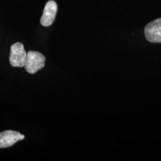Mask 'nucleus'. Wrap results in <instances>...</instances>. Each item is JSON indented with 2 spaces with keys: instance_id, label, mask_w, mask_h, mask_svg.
Wrapping results in <instances>:
<instances>
[{
  "instance_id": "nucleus-3",
  "label": "nucleus",
  "mask_w": 161,
  "mask_h": 161,
  "mask_svg": "<svg viewBox=\"0 0 161 161\" xmlns=\"http://www.w3.org/2000/svg\"><path fill=\"white\" fill-rule=\"evenodd\" d=\"M146 40L154 43H161V18L148 23L144 28Z\"/></svg>"
},
{
  "instance_id": "nucleus-1",
  "label": "nucleus",
  "mask_w": 161,
  "mask_h": 161,
  "mask_svg": "<svg viewBox=\"0 0 161 161\" xmlns=\"http://www.w3.org/2000/svg\"><path fill=\"white\" fill-rule=\"evenodd\" d=\"M46 58L40 52L29 51L27 53L25 68L30 74H35L45 66Z\"/></svg>"
},
{
  "instance_id": "nucleus-5",
  "label": "nucleus",
  "mask_w": 161,
  "mask_h": 161,
  "mask_svg": "<svg viewBox=\"0 0 161 161\" xmlns=\"http://www.w3.org/2000/svg\"><path fill=\"white\" fill-rule=\"evenodd\" d=\"M25 136L18 131L6 130L0 132V149L7 148L13 146L17 142L22 140Z\"/></svg>"
},
{
  "instance_id": "nucleus-4",
  "label": "nucleus",
  "mask_w": 161,
  "mask_h": 161,
  "mask_svg": "<svg viewBox=\"0 0 161 161\" xmlns=\"http://www.w3.org/2000/svg\"><path fill=\"white\" fill-rule=\"evenodd\" d=\"M58 12V4L53 0L48 1L44 8L41 17L40 23L42 26L48 27L54 22Z\"/></svg>"
},
{
  "instance_id": "nucleus-2",
  "label": "nucleus",
  "mask_w": 161,
  "mask_h": 161,
  "mask_svg": "<svg viewBox=\"0 0 161 161\" xmlns=\"http://www.w3.org/2000/svg\"><path fill=\"white\" fill-rule=\"evenodd\" d=\"M27 53L25 51L23 44L17 42L10 47L9 62L13 67L22 68L25 66Z\"/></svg>"
}]
</instances>
